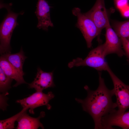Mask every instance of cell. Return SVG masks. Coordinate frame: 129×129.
I'll return each instance as SVG.
<instances>
[{"instance_id": "6da1fadb", "label": "cell", "mask_w": 129, "mask_h": 129, "mask_svg": "<svg viewBox=\"0 0 129 129\" xmlns=\"http://www.w3.org/2000/svg\"><path fill=\"white\" fill-rule=\"evenodd\" d=\"M99 72V85L95 91L91 90L87 85L84 88L87 95L85 99L77 98L75 100L81 104L83 110L89 113L92 117L95 123L94 129H103L101 119L117 107L116 103L112 99L114 95L113 89L110 90L106 86L101 73Z\"/></svg>"}, {"instance_id": "7a4b0ae2", "label": "cell", "mask_w": 129, "mask_h": 129, "mask_svg": "<svg viewBox=\"0 0 129 129\" xmlns=\"http://www.w3.org/2000/svg\"><path fill=\"white\" fill-rule=\"evenodd\" d=\"M106 55L103 44H101L91 50L84 59L80 58L74 59L68 63V66L70 68L75 66H87L99 72L107 71L109 66L105 59Z\"/></svg>"}, {"instance_id": "3957f363", "label": "cell", "mask_w": 129, "mask_h": 129, "mask_svg": "<svg viewBox=\"0 0 129 129\" xmlns=\"http://www.w3.org/2000/svg\"><path fill=\"white\" fill-rule=\"evenodd\" d=\"M7 11V13L1 23L0 29V53L1 55L11 53L10 41L13 31L18 25L17 17L21 13L13 12L8 6H4Z\"/></svg>"}, {"instance_id": "277c9868", "label": "cell", "mask_w": 129, "mask_h": 129, "mask_svg": "<svg viewBox=\"0 0 129 129\" xmlns=\"http://www.w3.org/2000/svg\"><path fill=\"white\" fill-rule=\"evenodd\" d=\"M72 13L77 19L75 26L79 29L86 40L88 48L92 46L93 39L97 37L99 40L100 35L98 28L92 20L89 17L82 13L80 9L75 7L72 10Z\"/></svg>"}, {"instance_id": "5b68a950", "label": "cell", "mask_w": 129, "mask_h": 129, "mask_svg": "<svg viewBox=\"0 0 129 129\" xmlns=\"http://www.w3.org/2000/svg\"><path fill=\"white\" fill-rule=\"evenodd\" d=\"M113 81L114 95L116 98V103L120 113L125 112L129 108V86L124 83L114 73L109 66L107 70Z\"/></svg>"}, {"instance_id": "8992f818", "label": "cell", "mask_w": 129, "mask_h": 129, "mask_svg": "<svg viewBox=\"0 0 129 129\" xmlns=\"http://www.w3.org/2000/svg\"><path fill=\"white\" fill-rule=\"evenodd\" d=\"M54 97L51 91L45 94L42 91H36L27 97L17 100L16 102L20 104L23 108H27L29 109V113L34 114V109L40 106H46L48 109H50L51 106L49 102Z\"/></svg>"}, {"instance_id": "52a82bcc", "label": "cell", "mask_w": 129, "mask_h": 129, "mask_svg": "<svg viewBox=\"0 0 129 129\" xmlns=\"http://www.w3.org/2000/svg\"><path fill=\"white\" fill-rule=\"evenodd\" d=\"M85 13L93 21L100 35L102 30L110 22L104 0H97L92 8Z\"/></svg>"}, {"instance_id": "ba28073f", "label": "cell", "mask_w": 129, "mask_h": 129, "mask_svg": "<svg viewBox=\"0 0 129 129\" xmlns=\"http://www.w3.org/2000/svg\"><path fill=\"white\" fill-rule=\"evenodd\" d=\"M105 28L106 41L103 45L106 55L115 54L120 57L125 55L122 48L121 40L111 26L110 22Z\"/></svg>"}, {"instance_id": "9c48e42d", "label": "cell", "mask_w": 129, "mask_h": 129, "mask_svg": "<svg viewBox=\"0 0 129 129\" xmlns=\"http://www.w3.org/2000/svg\"><path fill=\"white\" fill-rule=\"evenodd\" d=\"M103 129H113L112 126L120 127L124 129H129V111L123 113L114 109L101 119Z\"/></svg>"}, {"instance_id": "30bf717a", "label": "cell", "mask_w": 129, "mask_h": 129, "mask_svg": "<svg viewBox=\"0 0 129 129\" xmlns=\"http://www.w3.org/2000/svg\"><path fill=\"white\" fill-rule=\"evenodd\" d=\"M36 7L35 13L38 21L37 27L39 29L47 31L49 27L54 26L50 15L51 7L46 0H38Z\"/></svg>"}, {"instance_id": "8fae6325", "label": "cell", "mask_w": 129, "mask_h": 129, "mask_svg": "<svg viewBox=\"0 0 129 129\" xmlns=\"http://www.w3.org/2000/svg\"><path fill=\"white\" fill-rule=\"evenodd\" d=\"M37 70L35 78L29 84L30 88H34L36 91H42L44 89L55 86L53 72H44L39 67H38Z\"/></svg>"}, {"instance_id": "7c38bea8", "label": "cell", "mask_w": 129, "mask_h": 129, "mask_svg": "<svg viewBox=\"0 0 129 129\" xmlns=\"http://www.w3.org/2000/svg\"><path fill=\"white\" fill-rule=\"evenodd\" d=\"M27 110L23 113L16 120L18 124L16 129H37L40 127L42 129H44V127L40 120L41 118L45 116V113L42 111L38 117L34 118L30 116L27 114Z\"/></svg>"}, {"instance_id": "4fadbf2b", "label": "cell", "mask_w": 129, "mask_h": 129, "mask_svg": "<svg viewBox=\"0 0 129 129\" xmlns=\"http://www.w3.org/2000/svg\"><path fill=\"white\" fill-rule=\"evenodd\" d=\"M0 67L7 75L16 81V82L13 85L14 87H16L21 84L27 83L23 79V75L1 56L0 58Z\"/></svg>"}, {"instance_id": "5bb4252c", "label": "cell", "mask_w": 129, "mask_h": 129, "mask_svg": "<svg viewBox=\"0 0 129 129\" xmlns=\"http://www.w3.org/2000/svg\"><path fill=\"white\" fill-rule=\"evenodd\" d=\"M23 75L24 73L23 70V66L25 60L27 58L24 54L21 47L20 51L15 54L8 53L1 55Z\"/></svg>"}, {"instance_id": "9a60e30c", "label": "cell", "mask_w": 129, "mask_h": 129, "mask_svg": "<svg viewBox=\"0 0 129 129\" xmlns=\"http://www.w3.org/2000/svg\"><path fill=\"white\" fill-rule=\"evenodd\" d=\"M113 29L120 39H129V19L123 21H112Z\"/></svg>"}, {"instance_id": "2e32d148", "label": "cell", "mask_w": 129, "mask_h": 129, "mask_svg": "<svg viewBox=\"0 0 129 129\" xmlns=\"http://www.w3.org/2000/svg\"><path fill=\"white\" fill-rule=\"evenodd\" d=\"M28 109L27 108H23L20 112L10 118L0 121V129H10L15 128V123L21 114Z\"/></svg>"}, {"instance_id": "e0dca14e", "label": "cell", "mask_w": 129, "mask_h": 129, "mask_svg": "<svg viewBox=\"0 0 129 129\" xmlns=\"http://www.w3.org/2000/svg\"><path fill=\"white\" fill-rule=\"evenodd\" d=\"M13 79L7 75L0 67V91L3 94H7V91L11 88Z\"/></svg>"}, {"instance_id": "ac0fdd59", "label": "cell", "mask_w": 129, "mask_h": 129, "mask_svg": "<svg viewBox=\"0 0 129 129\" xmlns=\"http://www.w3.org/2000/svg\"><path fill=\"white\" fill-rule=\"evenodd\" d=\"M123 48L125 52V55L129 61V39H121Z\"/></svg>"}, {"instance_id": "d6986e66", "label": "cell", "mask_w": 129, "mask_h": 129, "mask_svg": "<svg viewBox=\"0 0 129 129\" xmlns=\"http://www.w3.org/2000/svg\"><path fill=\"white\" fill-rule=\"evenodd\" d=\"M129 0H114L116 5L119 6H124L128 4Z\"/></svg>"}, {"instance_id": "ffe728a7", "label": "cell", "mask_w": 129, "mask_h": 129, "mask_svg": "<svg viewBox=\"0 0 129 129\" xmlns=\"http://www.w3.org/2000/svg\"><path fill=\"white\" fill-rule=\"evenodd\" d=\"M129 62V61H128Z\"/></svg>"}]
</instances>
